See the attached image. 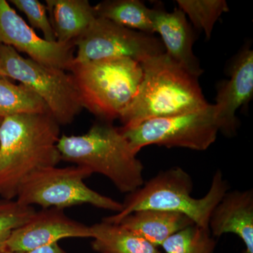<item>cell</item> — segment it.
<instances>
[{
  "label": "cell",
  "instance_id": "e0dca14e",
  "mask_svg": "<svg viewBox=\"0 0 253 253\" xmlns=\"http://www.w3.org/2000/svg\"><path fill=\"white\" fill-rule=\"evenodd\" d=\"M91 247L99 253H160L158 248L121 224L101 221L91 226Z\"/></svg>",
  "mask_w": 253,
  "mask_h": 253
},
{
  "label": "cell",
  "instance_id": "52a82bcc",
  "mask_svg": "<svg viewBox=\"0 0 253 253\" xmlns=\"http://www.w3.org/2000/svg\"><path fill=\"white\" fill-rule=\"evenodd\" d=\"M91 174L89 169L82 166L41 168L25 179L15 200L32 207L38 205L42 208L64 210L88 204L116 213L121 212L122 203L86 185L84 179Z\"/></svg>",
  "mask_w": 253,
  "mask_h": 253
},
{
  "label": "cell",
  "instance_id": "d6986e66",
  "mask_svg": "<svg viewBox=\"0 0 253 253\" xmlns=\"http://www.w3.org/2000/svg\"><path fill=\"white\" fill-rule=\"evenodd\" d=\"M48 113L45 102L34 91L0 76V119L17 115Z\"/></svg>",
  "mask_w": 253,
  "mask_h": 253
},
{
  "label": "cell",
  "instance_id": "603a6c76",
  "mask_svg": "<svg viewBox=\"0 0 253 253\" xmlns=\"http://www.w3.org/2000/svg\"><path fill=\"white\" fill-rule=\"evenodd\" d=\"M11 4L26 15L31 27L40 30L46 41L56 42V36L51 23L45 4L38 0H10Z\"/></svg>",
  "mask_w": 253,
  "mask_h": 253
},
{
  "label": "cell",
  "instance_id": "4fadbf2b",
  "mask_svg": "<svg viewBox=\"0 0 253 253\" xmlns=\"http://www.w3.org/2000/svg\"><path fill=\"white\" fill-rule=\"evenodd\" d=\"M155 33L161 38L166 54L181 68L199 78L204 73L193 51L194 36L186 15L178 8L168 12L161 6L151 9Z\"/></svg>",
  "mask_w": 253,
  "mask_h": 253
},
{
  "label": "cell",
  "instance_id": "7402d4cb",
  "mask_svg": "<svg viewBox=\"0 0 253 253\" xmlns=\"http://www.w3.org/2000/svg\"><path fill=\"white\" fill-rule=\"evenodd\" d=\"M32 206L19 204L16 200L0 199V253H6L11 232L23 225L34 214Z\"/></svg>",
  "mask_w": 253,
  "mask_h": 253
},
{
  "label": "cell",
  "instance_id": "8fae6325",
  "mask_svg": "<svg viewBox=\"0 0 253 253\" xmlns=\"http://www.w3.org/2000/svg\"><path fill=\"white\" fill-rule=\"evenodd\" d=\"M68 238L92 239L91 226L68 217L64 210L42 208L11 232L7 250L9 252L29 251Z\"/></svg>",
  "mask_w": 253,
  "mask_h": 253
},
{
  "label": "cell",
  "instance_id": "9a60e30c",
  "mask_svg": "<svg viewBox=\"0 0 253 253\" xmlns=\"http://www.w3.org/2000/svg\"><path fill=\"white\" fill-rule=\"evenodd\" d=\"M45 2L59 42L74 44L96 18L94 6L88 0H46Z\"/></svg>",
  "mask_w": 253,
  "mask_h": 253
},
{
  "label": "cell",
  "instance_id": "ba28073f",
  "mask_svg": "<svg viewBox=\"0 0 253 253\" xmlns=\"http://www.w3.org/2000/svg\"><path fill=\"white\" fill-rule=\"evenodd\" d=\"M131 149L137 154L151 145L206 151L221 131L214 104L170 117L154 118L130 127H121Z\"/></svg>",
  "mask_w": 253,
  "mask_h": 253
},
{
  "label": "cell",
  "instance_id": "ffe728a7",
  "mask_svg": "<svg viewBox=\"0 0 253 253\" xmlns=\"http://www.w3.org/2000/svg\"><path fill=\"white\" fill-rule=\"evenodd\" d=\"M161 246L166 253H213L217 241L208 228L192 224L169 236Z\"/></svg>",
  "mask_w": 253,
  "mask_h": 253
},
{
  "label": "cell",
  "instance_id": "7a4b0ae2",
  "mask_svg": "<svg viewBox=\"0 0 253 253\" xmlns=\"http://www.w3.org/2000/svg\"><path fill=\"white\" fill-rule=\"evenodd\" d=\"M140 64L142 80L135 96L119 118L123 127L197 111L209 104L199 78L181 68L166 52Z\"/></svg>",
  "mask_w": 253,
  "mask_h": 253
},
{
  "label": "cell",
  "instance_id": "ac0fdd59",
  "mask_svg": "<svg viewBox=\"0 0 253 253\" xmlns=\"http://www.w3.org/2000/svg\"><path fill=\"white\" fill-rule=\"evenodd\" d=\"M97 18H105L123 27L154 34L151 9L139 0H106L94 6Z\"/></svg>",
  "mask_w": 253,
  "mask_h": 253
},
{
  "label": "cell",
  "instance_id": "9c48e42d",
  "mask_svg": "<svg viewBox=\"0 0 253 253\" xmlns=\"http://www.w3.org/2000/svg\"><path fill=\"white\" fill-rule=\"evenodd\" d=\"M74 44L77 47L73 59L76 63L117 58H129L141 63L166 52L161 39L154 35L97 17Z\"/></svg>",
  "mask_w": 253,
  "mask_h": 253
},
{
  "label": "cell",
  "instance_id": "5b68a950",
  "mask_svg": "<svg viewBox=\"0 0 253 253\" xmlns=\"http://www.w3.org/2000/svg\"><path fill=\"white\" fill-rule=\"evenodd\" d=\"M83 109L106 123L120 118L135 96L143 77L140 63L117 58L71 63Z\"/></svg>",
  "mask_w": 253,
  "mask_h": 253
},
{
  "label": "cell",
  "instance_id": "cb8c5ba5",
  "mask_svg": "<svg viewBox=\"0 0 253 253\" xmlns=\"http://www.w3.org/2000/svg\"><path fill=\"white\" fill-rule=\"evenodd\" d=\"M6 253H68L59 246V243L41 246L29 250V251H19V252H9Z\"/></svg>",
  "mask_w": 253,
  "mask_h": 253
},
{
  "label": "cell",
  "instance_id": "7c38bea8",
  "mask_svg": "<svg viewBox=\"0 0 253 253\" xmlns=\"http://www.w3.org/2000/svg\"><path fill=\"white\" fill-rule=\"evenodd\" d=\"M229 78L217 85L214 105L221 133L234 136L239 122L236 112L244 108L253 95V51L250 44L244 46L236 55L229 68Z\"/></svg>",
  "mask_w": 253,
  "mask_h": 253
},
{
  "label": "cell",
  "instance_id": "3957f363",
  "mask_svg": "<svg viewBox=\"0 0 253 253\" xmlns=\"http://www.w3.org/2000/svg\"><path fill=\"white\" fill-rule=\"evenodd\" d=\"M61 161L107 177L118 191L129 194L144 184V166L121 131L110 123H96L85 134L60 136Z\"/></svg>",
  "mask_w": 253,
  "mask_h": 253
},
{
  "label": "cell",
  "instance_id": "d4e9b609",
  "mask_svg": "<svg viewBox=\"0 0 253 253\" xmlns=\"http://www.w3.org/2000/svg\"><path fill=\"white\" fill-rule=\"evenodd\" d=\"M1 119H0V123H1Z\"/></svg>",
  "mask_w": 253,
  "mask_h": 253
},
{
  "label": "cell",
  "instance_id": "277c9868",
  "mask_svg": "<svg viewBox=\"0 0 253 253\" xmlns=\"http://www.w3.org/2000/svg\"><path fill=\"white\" fill-rule=\"evenodd\" d=\"M229 184L220 170L216 171L207 194L201 199L191 196L194 183L189 173L175 167L158 173L139 189L128 194L121 212L102 221L119 224L126 216L142 210L181 213L196 225L208 228L214 208L229 191ZM209 229V228H208Z\"/></svg>",
  "mask_w": 253,
  "mask_h": 253
},
{
  "label": "cell",
  "instance_id": "8992f818",
  "mask_svg": "<svg viewBox=\"0 0 253 253\" xmlns=\"http://www.w3.org/2000/svg\"><path fill=\"white\" fill-rule=\"evenodd\" d=\"M0 76L17 81L34 91L59 126L72 123L83 109L71 73L24 58L4 44H0Z\"/></svg>",
  "mask_w": 253,
  "mask_h": 253
},
{
  "label": "cell",
  "instance_id": "6da1fadb",
  "mask_svg": "<svg viewBox=\"0 0 253 253\" xmlns=\"http://www.w3.org/2000/svg\"><path fill=\"white\" fill-rule=\"evenodd\" d=\"M59 125L49 113L22 114L0 123V198L15 200L25 179L41 168L57 166Z\"/></svg>",
  "mask_w": 253,
  "mask_h": 253
},
{
  "label": "cell",
  "instance_id": "5bb4252c",
  "mask_svg": "<svg viewBox=\"0 0 253 253\" xmlns=\"http://www.w3.org/2000/svg\"><path fill=\"white\" fill-rule=\"evenodd\" d=\"M208 228L214 238L235 234L246 246L244 253H253V189L228 191L214 208Z\"/></svg>",
  "mask_w": 253,
  "mask_h": 253
},
{
  "label": "cell",
  "instance_id": "2e32d148",
  "mask_svg": "<svg viewBox=\"0 0 253 253\" xmlns=\"http://www.w3.org/2000/svg\"><path fill=\"white\" fill-rule=\"evenodd\" d=\"M117 224L158 248L169 236L194 223L181 213L142 210L131 213Z\"/></svg>",
  "mask_w": 253,
  "mask_h": 253
},
{
  "label": "cell",
  "instance_id": "44dd1931",
  "mask_svg": "<svg viewBox=\"0 0 253 253\" xmlns=\"http://www.w3.org/2000/svg\"><path fill=\"white\" fill-rule=\"evenodd\" d=\"M176 3L195 27L204 32L207 39L211 38L214 25L221 15L229 11L224 0H177Z\"/></svg>",
  "mask_w": 253,
  "mask_h": 253
},
{
  "label": "cell",
  "instance_id": "30bf717a",
  "mask_svg": "<svg viewBox=\"0 0 253 253\" xmlns=\"http://www.w3.org/2000/svg\"><path fill=\"white\" fill-rule=\"evenodd\" d=\"M0 44L24 53L36 62L65 71L75 57L74 44L51 42L41 38L5 0H0Z\"/></svg>",
  "mask_w": 253,
  "mask_h": 253
}]
</instances>
